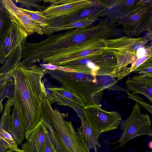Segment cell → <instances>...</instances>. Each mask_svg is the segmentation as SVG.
<instances>
[{
	"mask_svg": "<svg viewBox=\"0 0 152 152\" xmlns=\"http://www.w3.org/2000/svg\"><path fill=\"white\" fill-rule=\"evenodd\" d=\"M10 73L14 80V108L21 120L26 131H28L41 120L42 106L48 96L42 81L45 73L36 64L26 67L20 62Z\"/></svg>",
	"mask_w": 152,
	"mask_h": 152,
	"instance_id": "1",
	"label": "cell"
},
{
	"mask_svg": "<svg viewBox=\"0 0 152 152\" xmlns=\"http://www.w3.org/2000/svg\"><path fill=\"white\" fill-rule=\"evenodd\" d=\"M47 97L42 104L41 121L48 131L54 146L62 152H90L78 137L71 121L64 119L68 115L53 109Z\"/></svg>",
	"mask_w": 152,
	"mask_h": 152,
	"instance_id": "2",
	"label": "cell"
},
{
	"mask_svg": "<svg viewBox=\"0 0 152 152\" xmlns=\"http://www.w3.org/2000/svg\"><path fill=\"white\" fill-rule=\"evenodd\" d=\"M43 69L62 87L79 97L85 106L96 103L95 96L105 89H110L113 84L108 76H94L56 66L53 69Z\"/></svg>",
	"mask_w": 152,
	"mask_h": 152,
	"instance_id": "3",
	"label": "cell"
},
{
	"mask_svg": "<svg viewBox=\"0 0 152 152\" xmlns=\"http://www.w3.org/2000/svg\"><path fill=\"white\" fill-rule=\"evenodd\" d=\"M121 129L123 133L120 138L114 143H119V147L123 146L132 139L142 135H152L151 121L149 116L143 114L141 107L136 103L128 118L122 122Z\"/></svg>",
	"mask_w": 152,
	"mask_h": 152,
	"instance_id": "4",
	"label": "cell"
},
{
	"mask_svg": "<svg viewBox=\"0 0 152 152\" xmlns=\"http://www.w3.org/2000/svg\"><path fill=\"white\" fill-rule=\"evenodd\" d=\"M83 113L101 134L117 129L122 122L118 112L107 111L96 103L85 106Z\"/></svg>",
	"mask_w": 152,
	"mask_h": 152,
	"instance_id": "5",
	"label": "cell"
},
{
	"mask_svg": "<svg viewBox=\"0 0 152 152\" xmlns=\"http://www.w3.org/2000/svg\"><path fill=\"white\" fill-rule=\"evenodd\" d=\"M51 5L42 11L41 14L49 21L75 14L87 9L91 2L86 0H45Z\"/></svg>",
	"mask_w": 152,
	"mask_h": 152,
	"instance_id": "6",
	"label": "cell"
},
{
	"mask_svg": "<svg viewBox=\"0 0 152 152\" xmlns=\"http://www.w3.org/2000/svg\"><path fill=\"white\" fill-rule=\"evenodd\" d=\"M47 89L50 91L47 97L51 104L56 102L59 105L69 107L76 112L80 118L83 116L84 104L74 93L63 87L49 86Z\"/></svg>",
	"mask_w": 152,
	"mask_h": 152,
	"instance_id": "7",
	"label": "cell"
},
{
	"mask_svg": "<svg viewBox=\"0 0 152 152\" xmlns=\"http://www.w3.org/2000/svg\"><path fill=\"white\" fill-rule=\"evenodd\" d=\"M11 19L16 22L26 32L28 36L35 33L43 35L42 28L33 21L26 13L11 0H2Z\"/></svg>",
	"mask_w": 152,
	"mask_h": 152,
	"instance_id": "8",
	"label": "cell"
},
{
	"mask_svg": "<svg viewBox=\"0 0 152 152\" xmlns=\"http://www.w3.org/2000/svg\"><path fill=\"white\" fill-rule=\"evenodd\" d=\"M11 22L4 35L2 43V50L4 57H7L18 46L21 45L28 36L26 32L15 21Z\"/></svg>",
	"mask_w": 152,
	"mask_h": 152,
	"instance_id": "9",
	"label": "cell"
},
{
	"mask_svg": "<svg viewBox=\"0 0 152 152\" xmlns=\"http://www.w3.org/2000/svg\"><path fill=\"white\" fill-rule=\"evenodd\" d=\"M81 126L77 129V134L78 137L85 143L89 150L94 149L96 152L97 148L101 146L99 143L98 138L101 133L83 114L80 118Z\"/></svg>",
	"mask_w": 152,
	"mask_h": 152,
	"instance_id": "10",
	"label": "cell"
},
{
	"mask_svg": "<svg viewBox=\"0 0 152 152\" xmlns=\"http://www.w3.org/2000/svg\"><path fill=\"white\" fill-rule=\"evenodd\" d=\"M125 86L127 90L133 94H141L152 102V77L142 75H134L126 80Z\"/></svg>",
	"mask_w": 152,
	"mask_h": 152,
	"instance_id": "11",
	"label": "cell"
},
{
	"mask_svg": "<svg viewBox=\"0 0 152 152\" xmlns=\"http://www.w3.org/2000/svg\"><path fill=\"white\" fill-rule=\"evenodd\" d=\"M48 133L47 129L40 120L32 129L25 131V138L33 146L36 152H44L45 137Z\"/></svg>",
	"mask_w": 152,
	"mask_h": 152,
	"instance_id": "12",
	"label": "cell"
},
{
	"mask_svg": "<svg viewBox=\"0 0 152 152\" xmlns=\"http://www.w3.org/2000/svg\"><path fill=\"white\" fill-rule=\"evenodd\" d=\"M25 128L23 123L16 111L13 108L8 130L18 145L21 144L25 138Z\"/></svg>",
	"mask_w": 152,
	"mask_h": 152,
	"instance_id": "13",
	"label": "cell"
},
{
	"mask_svg": "<svg viewBox=\"0 0 152 152\" xmlns=\"http://www.w3.org/2000/svg\"><path fill=\"white\" fill-rule=\"evenodd\" d=\"M11 22L10 15L5 8L2 0H0V61L4 64L6 61L2 50V43L4 35Z\"/></svg>",
	"mask_w": 152,
	"mask_h": 152,
	"instance_id": "14",
	"label": "cell"
},
{
	"mask_svg": "<svg viewBox=\"0 0 152 152\" xmlns=\"http://www.w3.org/2000/svg\"><path fill=\"white\" fill-rule=\"evenodd\" d=\"M22 47L21 45L7 58L6 62L0 68V73L9 74L21 61L22 59Z\"/></svg>",
	"mask_w": 152,
	"mask_h": 152,
	"instance_id": "15",
	"label": "cell"
},
{
	"mask_svg": "<svg viewBox=\"0 0 152 152\" xmlns=\"http://www.w3.org/2000/svg\"><path fill=\"white\" fill-rule=\"evenodd\" d=\"M13 105L12 98L8 99L5 103L0 121V128L8 132L11 119V111Z\"/></svg>",
	"mask_w": 152,
	"mask_h": 152,
	"instance_id": "16",
	"label": "cell"
},
{
	"mask_svg": "<svg viewBox=\"0 0 152 152\" xmlns=\"http://www.w3.org/2000/svg\"><path fill=\"white\" fill-rule=\"evenodd\" d=\"M20 8L28 15L33 21L37 23L42 28L47 27L49 26V21L41 14L40 11L38 10H30Z\"/></svg>",
	"mask_w": 152,
	"mask_h": 152,
	"instance_id": "17",
	"label": "cell"
},
{
	"mask_svg": "<svg viewBox=\"0 0 152 152\" xmlns=\"http://www.w3.org/2000/svg\"><path fill=\"white\" fill-rule=\"evenodd\" d=\"M41 0H13V1L17 3L19 6L20 8L26 9L28 10H33L32 9L34 8L38 10V11H42L46 7L45 6L38 5L37 2L41 1Z\"/></svg>",
	"mask_w": 152,
	"mask_h": 152,
	"instance_id": "18",
	"label": "cell"
},
{
	"mask_svg": "<svg viewBox=\"0 0 152 152\" xmlns=\"http://www.w3.org/2000/svg\"><path fill=\"white\" fill-rule=\"evenodd\" d=\"M0 137L8 145L10 149H13L18 152H22V150L18 148V145L8 132L0 128Z\"/></svg>",
	"mask_w": 152,
	"mask_h": 152,
	"instance_id": "19",
	"label": "cell"
},
{
	"mask_svg": "<svg viewBox=\"0 0 152 152\" xmlns=\"http://www.w3.org/2000/svg\"><path fill=\"white\" fill-rule=\"evenodd\" d=\"M126 91L127 94L128 98L135 101L136 103L141 105L146 110L152 114V106L151 105L146 102L142 98L136 94H133L127 90Z\"/></svg>",
	"mask_w": 152,
	"mask_h": 152,
	"instance_id": "20",
	"label": "cell"
},
{
	"mask_svg": "<svg viewBox=\"0 0 152 152\" xmlns=\"http://www.w3.org/2000/svg\"><path fill=\"white\" fill-rule=\"evenodd\" d=\"M134 72H138L139 74L152 77V66L151 62H144L138 66Z\"/></svg>",
	"mask_w": 152,
	"mask_h": 152,
	"instance_id": "21",
	"label": "cell"
},
{
	"mask_svg": "<svg viewBox=\"0 0 152 152\" xmlns=\"http://www.w3.org/2000/svg\"><path fill=\"white\" fill-rule=\"evenodd\" d=\"M10 82H14V80L10 73H0V88Z\"/></svg>",
	"mask_w": 152,
	"mask_h": 152,
	"instance_id": "22",
	"label": "cell"
},
{
	"mask_svg": "<svg viewBox=\"0 0 152 152\" xmlns=\"http://www.w3.org/2000/svg\"><path fill=\"white\" fill-rule=\"evenodd\" d=\"M55 147L48 133L45 137V143L44 152H54Z\"/></svg>",
	"mask_w": 152,
	"mask_h": 152,
	"instance_id": "23",
	"label": "cell"
},
{
	"mask_svg": "<svg viewBox=\"0 0 152 152\" xmlns=\"http://www.w3.org/2000/svg\"><path fill=\"white\" fill-rule=\"evenodd\" d=\"M137 55L138 59L145 56L146 51L143 48H141L137 50Z\"/></svg>",
	"mask_w": 152,
	"mask_h": 152,
	"instance_id": "24",
	"label": "cell"
},
{
	"mask_svg": "<svg viewBox=\"0 0 152 152\" xmlns=\"http://www.w3.org/2000/svg\"><path fill=\"white\" fill-rule=\"evenodd\" d=\"M9 149H10L6 143H0V152L4 151Z\"/></svg>",
	"mask_w": 152,
	"mask_h": 152,
	"instance_id": "25",
	"label": "cell"
},
{
	"mask_svg": "<svg viewBox=\"0 0 152 152\" xmlns=\"http://www.w3.org/2000/svg\"><path fill=\"white\" fill-rule=\"evenodd\" d=\"M139 18V16L138 14H135L132 15L131 17L132 20L133 21H136Z\"/></svg>",
	"mask_w": 152,
	"mask_h": 152,
	"instance_id": "26",
	"label": "cell"
},
{
	"mask_svg": "<svg viewBox=\"0 0 152 152\" xmlns=\"http://www.w3.org/2000/svg\"><path fill=\"white\" fill-rule=\"evenodd\" d=\"M142 45L141 44H138L136 45L135 47L134 48L135 50H137L139 48H142Z\"/></svg>",
	"mask_w": 152,
	"mask_h": 152,
	"instance_id": "27",
	"label": "cell"
},
{
	"mask_svg": "<svg viewBox=\"0 0 152 152\" xmlns=\"http://www.w3.org/2000/svg\"><path fill=\"white\" fill-rule=\"evenodd\" d=\"M3 152H18L16 151H15L14 150L11 149H9L4 151Z\"/></svg>",
	"mask_w": 152,
	"mask_h": 152,
	"instance_id": "28",
	"label": "cell"
},
{
	"mask_svg": "<svg viewBox=\"0 0 152 152\" xmlns=\"http://www.w3.org/2000/svg\"><path fill=\"white\" fill-rule=\"evenodd\" d=\"M134 1V0H128L127 1L126 3L130 5L132 4Z\"/></svg>",
	"mask_w": 152,
	"mask_h": 152,
	"instance_id": "29",
	"label": "cell"
},
{
	"mask_svg": "<svg viewBox=\"0 0 152 152\" xmlns=\"http://www.w3.org/2000/svg\"><path fill=\"white\" fill-rule=\"evenodd\" d=\"M148 147L150 148L151 149H152V141H151L148 144Z\"/></svg>",
	"mask_w": 152,
	"mask_h": 152,
	"instance_id": "30",
	"label": "cell"
},
{
	"mask_svg": "<svg viewBox=\"0 0 152 152\" xmlns=\"http://www.w3.org/2000/svg\"><path fill=\"white\" fill-rule=\"evenodd\" d=\"M54 152H62L59 150L57 148L55 147Z\"/></svg>",
	"mask_w": 152,
	"mask_h": 152,
	"instance_id": "31",
	"label": "cell"
},
{
	"mask_svg": "<svg viewBox=\"0 0 152 152\" xmlns=\"http://www.w3.org/2000/svg\"><path fill=\"white\" fill-rule=\"evenodd\" d=\"M0 143H5L4 142H3V140H1V139L0 138Z\"/></svg>",
	"mask_w": 152,
	"mask_h": 152,
	"instance_id": "32",
	"label": "cell"
},
{
	"mask_svg": "<svg viewBox=\"0 0 152 152\" xmlns=\"http://www.w3.org/2000/svg\"><path fill=\"white\" fill-rule=\"evenodd\" d=\"M0 64H1V63L0 61Z\"/></svg>",
	"mask_w": 152,
	"mask_h": 152,
	"instance_id": "33",
	"label": "cell"
},
{
	"mask_svg": "<svg viewBox=\"0 0 152 152\" xmlns=\"http://www.w3.org/2000/svg\"></svg>",
	"mask_w": 152,
	"mask_h": 152,
	"instance_id": "34",
	"label": "cell"
}]
</instances>
